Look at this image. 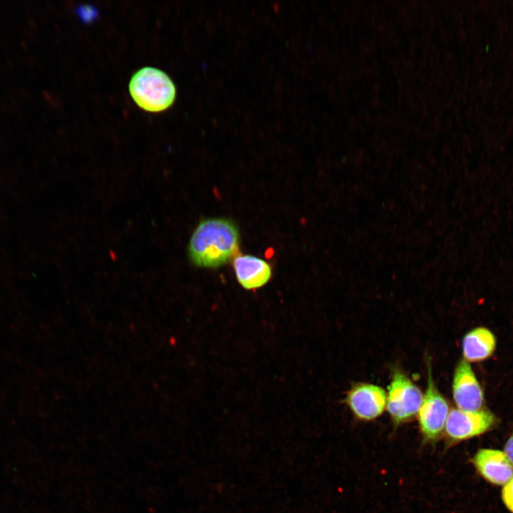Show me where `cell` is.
<instances>
[{
    "instance_id": "8fae6325",
    "label": "cell",
    "mask_w": 513,
    "mask_h": 513,
    "mask_svg": "<svg viewBox=\"0 0 513 513\" xmlns=\"http://www.w3.org/2000/svg\"><path fill=\"white\" fill-rule=\"evenodd\" d=\"M502 499L506 507L513 513V477L504 484Z\"/></svg>"
},
{
    "instance_id": "8992f818",
    "label": "cell",
    "mask_w": 513,
    "mask_h": 513,
    "mask_svg": "<svg viewBox=\"0 0 513 513\" xmlns=\"http://www.w3.org/2000/svg\"><path fill=\"white\" fill-rule=\"evenodd\" d=\"M344 402L358 419L372 420L385 410L387 394L377 385L358 383L347 392Z\"/></svg>"
},
{
    "instance_id": "52a82bcc",
    "label": "cell",
    "mask_w": 513,
    "mask_h": 513,
    "mask_svg": "<svg viewBox=\"0 0 513 513\" xmlns=\"http://www.w3.org/2000/svg\"><path fill=\"white\" fill-rule=\"evenodd\" d=\"M452 391L457 408L465 411L484 409V392L470 363L461 360L453 375Z\"/></svg>"
},
{
    "instance_id": "5b68a950",
    "label": "cell",
    "mask_w": 513,
    "mask_h": 513,
    "mask_svg": "<svg viewBox=\"0 0 513 513\" xmlns=\"http://www.w3.org/2000/svg\"><path fill=\"white\" fill-rule=\"evenodd\" d=\"M497 423L496 415L489 410L465 411L454 408L449 413L445 433L449 444H454L484 434Z\"/></svg>"
},
{
    "instance_id": "7a4b0ae2",
    "label": "cell",
    "mask_w": 513,
    "mask_h": 513,
    "mask_svg": "<svg viewBox=\"0 0 513 513\" xmlns=\"http://www.w3.org/2000/svg\"><path fill=\"white\" fill-rule=\"evenodd\" d=\"M129 92L142 110L158 113L167 110L176 98V88L169 76L153 67H144L131 77Z\"/></svg>"
},
{
    "instance_id": "ba28073f",
    "label": "cell",
    "mask_w": 513,
    "mask_h": 513,
    "mask_svg": "<svg viewBox=\"0 0 513 513\" xmlns=\"http://www.w3.org/2000/svg\"><path fill=\"white\" fill-rule=\"evenodd\" d=\"M479 474L489 482L504 485L513 477V465L505 453L499 450H479L472 459Z\"/></svg>"
},
{
    "instance_id": "30bf717a",
    "label": "cell",
    "mask_w": 513,
    "mask_h": 513,
    "mask_svg": "<svg viewBox=\"0 0 513 513\" xmlns=\"http://www.w3.org/2000/svg\"><path fill=\"white\" fill-rule=\"evenodd\" d=\"M497 340L494 334L486 327H477L468 331L462 341L464 360L468 363L481 362L494 352Z\"/></svg>"
},
{
    "instance_id": "277c9868",
    "label": "cell",
    "mask_w": 513,
    "mask_h": 513,
    "mask_svg": "<svg viewBox=\"0 0 513 513\" xmlns=\"http://www.w3.org/2000/svg\"><path fill=\"white\" fill-rule=\"evenodd\" d=\"M427 388L418 413V423L424 440L436 442L442 435L450 413L448 403L437 389L428 363Z\"/></svg>"
},
{
    "instance_id": "6da1fadb",
    "label": "cell",
    "mask_w": 513,
    "mask_h": 513,
    "mask_svg": "<svg viewBox=\"0 0 513 513\" xmlns=\"http://www.w3.org/2000/svg\"><path fill=\"white\" fill-rule=\"evenodd\" d=\"M239 232L231 219L207 218L195 227L188 244V256L196 266L218 268L237 255Z\"/></svg>"
},
{
    "instance_id": "3957f363",
    "label": "cell",
    "mask_w": 513,
    "mask_h": 513,
    "mask_svg": "<svg viewBox=\"0 0 513 513\" xmlns=\"http://www.w3.org/2000/svg\"><path fill=\"white\" fill-rule=\"evenodd\" d=\"M424 394L400 369H394L387 394V410L396 425L418 415Z\"/></svg>"
},
{
    "instance_id": "7c38bea8",
    "label": "cell",
    "mask_w": 513,
    "mask_h": 513,
    "mask_svg": "<svg viewBox=\"0 0 513 513\" xmlns=\"http://www.w3.org/2000/svg\"><path fill=\"white\" fill-rule=\"evenodd\" d=\"M504 452L513 465V435L506 442Z\"/></svg>"
},
{
    "instance_id": "9c48e42d",
    "label": "cell",
    "mask_w": 513,
    "mask_h": 513,
    "mask_svg": "<svg viewBox=\"0 0 513 513\" xmlns=\"http://www.w3.org/2000/svg\"><path fill=\"white\" fill-rule=\"evenodd\" d=\"M233 269L238 282L247 290L264 286L272 274L266 261L250 254L237 255L233 259Z\"/></svg>"
}]
</instances>
